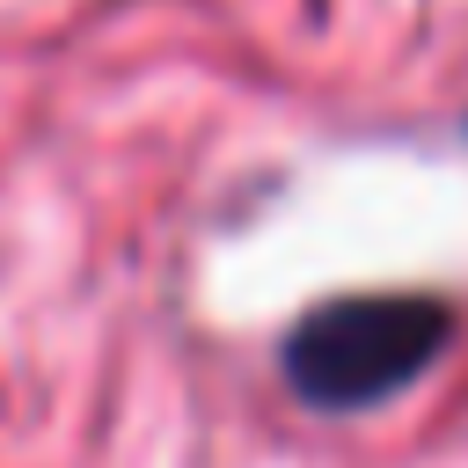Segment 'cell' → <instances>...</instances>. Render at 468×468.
I'll use <instances>...</instances> for the list:
<instances>
[{"mask_svg": "<svg viewBox=\"0 0 468 468\" xmlns=\"http://www.w3.org/2000/svg\"><path fill=\"white\" fill-rule=\"evenodd\" d=\"M453 344V307L431 292H344L292 322L278 366L307 410H373L424 380Z\"/></svg>", "mask_w": 468, "mask_h": 468, "instance_id": "1", "label": "cell"}]
</instances>
